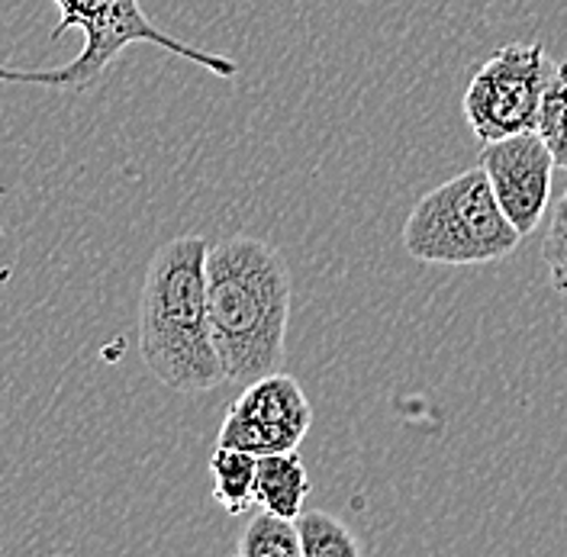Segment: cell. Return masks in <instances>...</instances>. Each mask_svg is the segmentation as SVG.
<instances>
[{"label": "cell", "instance_id": "cell-13", "mask_svg": "<svg viewBox=\"0 0 567 557\" xmlns=\"http://www.w3.org/2000/svg\"><path fill=\"white\" fill-rule=\"evenodd\" d=\"M542 261L548 268V283L567 297V187L548 216V233L542 243Z\"/></svg>", "mask_w": 567, "mask_h": 557}, {"label": "cell", "instance_id": "cell-9", "mask_svg": "<svg viewBox=\"0 0 567 557\" xmlns=\"http://www.w3.org/2000/svg\"><path fill=\"white\" fill-rule=\"evenodd\" d=\"M255 474H258V454L216 445L210 457L213 499L229 516L248 513V506H255Z\"/></svg>", "mask_w": 567, "mask_h": 557}, {"label": "cell", "instance_id": "cell-10", "mask_svg": "<svg viewBox=\"0 0 567 557\" xmlns=\"http://www.w3.org/2000/svg\"><path fill=\"white\" fill-rule=\"evenodd\" d=\"M300 532V555L303 557H358L361 541L352 535V528L322 509H303L297 519Z\"/></svg>", "mask_w": 567, "mask_h": 557}, {"label": "cell", "instance_id": "cell-11", "mask_svg": "<svg viewBox=\"0 0 567 557\" xmlns=\"http://www.w3.org/2000/svg\"><path fill=\"white\" fill-rule=\"evenodd\" d=\"M236 555L239 557H297L300 555V532L297 523L278 516L271 509H261L246 532L236 541Z\"/></svg>", "mask_w": 567, "mask_h": 557}, {"label": "cell", "instance_id": "cell-8", "mask_svg": "<svg viewBox=\"0 0 567 557\" xmlns=\"http://www.w3.org/2000/svg\"><path fill=\"white\" fill-rule=\"evenodd\" d=\"M310 496V474L297 452L258 454L255 503L278 516L297 519Z\"/></svg>", "mask_w": 567, "mask_h": 557}, {"label": "cell", "instance_id": "cell-1", "mask_svg": "<svg viewBox=\"0 0 567 557\" xmlns=\"http://www.w3.org/2000/svg\"><path fill=\"white\" fill-rule=\"evenodd\" d=\"M293 280L284 255L255 236H229L207 251L213 342L226 383H251L284 368Z\"/></svg>", "mask_w": 567, "mask_h": 557}, {"label": "cell", "instance_id": "cell-2", "mask_svg": "<svg viewBox=\"0 0 567 557\" xmlns=\"http://www.w3.org/2000/svg\"><path fill=\"white\" fill-rule=\"evenodd\" d=\"M204 236H177L155 248L140 293V354L152 378L177 393L226 383L213 342Z\"/></svg>", "mask_w": 567, "mask_h": 557}, {"label": "cell", "instance_id": "cell-3", "mask_svg": "<svg viewBox=\"0 0 567 557\" xmlns=\"http://www.w3.org/2000/svg\"><path fill=\"white\" fill-rule=\"evenodd\" d=\"M519 243L481 165L432 187L403 223L406 255L425 265H491L509 258Z\"/></svg>", "mask_w": 567, "mask_h": 557}, {"label": "cell", "instance_id": "cell-5", "mask_svg": "<svg viewBox=\"0 0 567 557\" xmlns=\"http://www.w3.org/2000/svg\"><path fill=\"white\" fill-rule=\"evenodd\" d=\"M555 59L542 42H509L474 71L464 91V120L481 145L532 133Z\"/></svg>", "mask_w": 567, "mask_h": 557}, {"label": "cell", "instance_id": "cell-12", "mask_svg": "<svg viewBox=\"0 0 567 557\" xmlns=\"http://www.w3.org/2000/svg\"><path fill=\"white\" fill-rule=\"evenodd\" d=\"M535 133L551 148L555 165L567 172V62H555L551 69Z\"/></svg>", "mask_w": 567, "mask_h": 557}, {"label": "cell", "instance_id": "cell-7", "mask_svg": "<svg viewBox=\"0 0 567 557\" xmlns=\"http://www.w3.org/2000/svg\"><path fill=\"white\" fill-rule=\"evenodd\" d=\"M477 165L491 177L503 213L526 239L551 207V180L558 168L551 148L532 130V133L487 142L481 148Z\"/></svg>", "mask_w": 567, "mask_h": 557}, {"label": "cell", "instance_id": "cell-14", "mask_svg": "<svg viewBox=\"0 0 567 557\" xmlns=\"http://www.w3.org/2000/svg\"><path fill=\"white\" fill-rule=\"evenodd\" d=\"M0 81H10V84H39V87H49V91H62V69H10V65H0Z\"/></svg>", "mask_w": 567, "mask_h": 557}, {"label": "cell", "instance_id": "cell-6", "mask_svg": "<svg viewBox=\"0 0 567 557\" xmlns=\"http://www.w3.org/2000/svg\"><path fill=\"white\" fill-rule=\"evenodd\" d=\"M313 425V406L297 378L275 371L246 383L219 425L216 445L248 454L297 452Z\"/></svg>", "mask_w": 567, "mask_h": 557}, {"label": "cell", "instance_id": "cell-4", "mask_svg": "<svg viewBox=\"0 0 567 557\" xmlns=\"http://www.w3.org/2000/svg\"><path fill=\"white\" fill-rule=\"evenodd\" d=\"M59 7V27L52 30V39L65 35L69 30L84 33L81 52L71 59L69 65H62V91L84 94L91 91L106 69L123 55V49L130 45H158L165 52H172L177 59L194 62L197 69L213 71L216 78H236L239 65L226 55H216L207 49H197L177 35L165 33L162 27L152 23V17L142 10L140 0H52Z\"/></svg>", "mask_w": 567, "mask_h": 557}]
</instances>
